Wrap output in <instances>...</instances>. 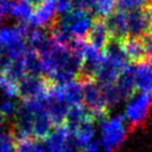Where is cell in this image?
Returning <instances> with one entry per match:
<instances>
[{"instance_id": "6da1fadb", "label": "cell", "mask_w": 152, "mask_h": 152, "mask_svg": "<svg viewBox=\"0 0 152 152\" xmlns=\"http://www.w3.org/2000/svg\"><path fill=\"white\" fill-rule=\"evenodd\" d=\"M128 137V124L123 115L107 116L100 123V144L105 152L119 149Z\"/></svg>"}, {"instance_id": "7a4b0ae2", "label": "cell", "mask_w": 152, "mask_h": 152, "mask_svg": "<svg viewBox=\"0 0 152 152\" xmlns=\"http://www.w3.org/2000/svg\"><path fill=\"white\" fill-rule=\"evenodd\" d=\"M152 110V95L135 93L129 100L124 111V120L130 130H134L147 122Z\"/></svg>"}, {"instance_id": "3957f363", "label": "cell", "mask_w": 152, "mask_h": 152, "mask_svg": "<svg viewBox=\"0 0 152 152\" xmlns=\"http://www.w3.org/2000/svg\"><path fill=\"white\" fill-rule=\"evenodd\" d=\"M52 84L43 76L26 75L17 84V95L23 101L44 99L48 94Z\"/></svg>"}, {"instance_id": "277c9868", "label": "cell", "mask_w": 152, "mask_h": 152, "mask_svg": "<svg viewBox=\"0 0 152 152\" xmlns=\"http://www.w3.org/2000/svg\"><path fill=\"white\" fill-rule=\"evenodd\" d=\"M128 38L142 39L151 34V14L149 8L126 14Z\"/></svg>"}, {"instance_id": "5b68a950", "label": "cell", "mask_w": 152, "mask_h": 152, "mask_svg": "<svg viewBox=\"0 0 152 152\" xmlns=\"http://www.w3.org/2000/svg\"><path fill=\"white\" fill-rule=\"evenodd\" d=\"M104 61V55L101 50L91 47L88 45L87 49L84 53L82 66L77 76L78 81H94L95 76L99 69L102 66V63Z\"/></svg>"}, {"instance_id": "8992f818", "label": "cell", "mask_w": 152, "mask_h": 152, "mask_svg": "<svg viewBox=\"0 0 152 152\" xmlns=\"http://www.w3.org/2000/svg\"><path fill=\"white\" fill-rule=\"evenodd\" d=\"M135 76H137V65L131 63L125 65L120 72L115 81V87L122 101H129L137 93Z\"/></svg>"}, {"instance_id": "52a82bcc", "label": "cell", "mask_w": 152, "mask_h": 152, "mask_svg": "<svg viewBox=\"0 0 152 152\" xmlns=\"http://www.w3.org/2000/svg\"><path fill=\"white\" fill-rule=\"evenodd\" d=\"M43 142L47 152H67L73 149L71 132L66 125L54 128Z\"/></svg>"}, {"instance_id": "ba28073f", "label": "cell", "mask_w": 152, "mask_h": 152, "mask_svg": "<svg viewBox=\"0 0 152 152\" xmlns=\"http://www.w3.org/2000/svg\"><path fill=\"white\" fill-rule=\"evenodd\" d=\"M106 28L109 30L111 37L118 38L122 42L128 39V21L126 12L114 9L107 16L103 18Z\"/></svg>"}, {"instance_id": "9c48e42d", "label": "cell", "mask_w": 152, "mask_h": 152, "mask_svg": "<svg viewBox=\"0 0 152 152\" xmlns=\"http://www.w3.org/2000/svg\"><path fill=\"white\" fill-rule=\"evenodd\" d=\"M57 16V8L55 0H47L43 5L35 8L30 24L34 27L49 28Z\"/></svg>"}, {"instance_id": "30bf717a", "label": "cell", "mask_w": 152, "mask_h": 152, "mask_svg": "<svg viewBox=\"0 0 152 152\" xmlns=\"http://www.w3.org/2000/svg\"><path fill=\"white\" fill-rule=\"evenodd\" d=\"M102 52H103L105 59L114 63L121 68L130 64L126 53H125V48H124V42L120 40L118 38L110 37L109 42L106 43Z\"/></svg>"}, {"instance_id": "8fae6325", "label": "cell", "mask_w": 152, "mask_h": 152, "mask_svg": "<svg viewBox=\"0 0 152 152\" xmlns=\"http://www.w3.org/2000/svg\"><path fill=\"white\" fill-rule=\"evenodd\" d=\"M110 37L111 35L105 26L103 19H95L86 35L85 40L91 47L95 48L97 50H103L106 43L109 42Z\"/></svg>"}, {"instance_id": "7c38bea8", "label": "cell", "mask_w": 152, "mask_h": 152, "mask_svg": "<svg viewBox=\"0 0 152 152\" xmlns=\"http://www.w3.org/2000/svg\"><path fill=\"white\" fill-rule=\"evenodd\" d=\"M94 122H86L77 126L75 130L71 132L72 144L73 148L76 149H84L88 144L94 142L95 138V128Z\"/></svg>"}, {"instance_id": "4fadbf2b", "label": "cell", "mask_w": 152, "mask_h": 152, "mask_svg": "<svg viewBox=\"0 0 152 152\" xmlns=\"http://www.w3.org/2000/svg\"><path fill=\"white\" fill-rule=\"evenodd\" d=\"M125 53L129 62L134 65H140L148 63V50L142 39H131L128 38L124 42Z\"/></svg>"}, {"instance_id": "5bb4252c", "label": "cell", "mask_w": 152, "mask_h": 152, "mask_svg": "<svg viewBox=\"0 0 152 152\" xmlns=\"http://www.w3.org/2000/svg\"><path fill=\"white\" fill-rule=\"evenodd\" d=\"M121 67L115 65L114 63L110 62L107 59L103 61L102 66L99 69L97 74L95 76L94 82L99 86H107V85H113L115 84V81L119 76L120 72H121Z\"/></svg>"}, {"instance_id": "9a60e30c", "label": "cell", "mask_w": 152, "mask_h": 152, "mask_svg": "<svg viewBox=\"0 0 152 152\" xmlns=\"http://www.w3.org/2000/svg\"><path fill=\"white\" fill-rule=\"evenodd\" d=\"M135 84L140 93L152 95V66L149 63L137 65Z\"/></svg>"}, {"instance_id": "2e32d148", "label": "cell", "mask_w": 152, "mask_h": 152, "mask_svg": "<svg viewBox=\"0 0 152 152\" xmlns=\"http://www.w3.org/2000/svg\"><path fill=\"white\" fill-rule=\"evenodd\" d=\"M14 152H47L43 141L33 138H12Z\"/></svg>"}, {"instance_id": "e0dca14e", "label": "cell", "mask_w": 152, "mask_h": 152, "mask_svg": "<svg viewBox=\"0 0 152 152\" xmlns=\"http://www.w3.org/2000/svg\"><path fill=\"white\" fill-rule=\"evenodd\" d=\"M23 62L27 75L43 76V63L39 55L29 49L23 57Z\"/></svg>"}, {"instance_id": "ac0fdd59", "label": "cell", "mask_w": 152, "mask_h": 152, "mask_svg": "<svg viewBox=\"0 0 152 152\" xmlns=\"http://www.w3.org/2000/svg\"><path fill=\"white\" fill-rule=\"evenodd\" d=\"M149 7H151L150 0H114V9L126 14L135 10L147 9Z\"/></svg>"}, {"instance_id": "d6986e66", "label": "cell", "mask_w": 152, "mask_h": 152, "mask_svg": "<svg viewBox=\"0 0 152 152\" xmlns=\"http://www.w3.org/2000/svg\"><path fill=\"white\" fill-rule=\"evenodd\" d=\"M101 90H102V94H103L105 105H106V107H107L109 111L111 109L115 107L122 101L119 92H118L116 87H115V84H113V85H107V86H102Z\"/></svg>"}, {"instance_id": "ffe728a7", "label": "cell", "mask_w": 152, "mask_h": 152, "mask_svg": "<svg viewBox=\"0 0 152 152\" xmlns=\"http://www.w3.org/2000/svg\"><path fill=\"white\" fill-rule=\"evenodd\" d=\"M0 152H14V142L9 130L0 126Z\"/></svg>"}, {"instance_id": "44dd1931", "label": "cell", "mask_w": 152, "mask_h": 152, "mask_svg": "<svg viewBox=\"0 0 152 152\" xmlns=\"http://www.w3.org/2000/svg\"><path fill=\"white\" fill-rule=\"evenodd\" d=\"M96 0H71L72 9L82 10V11H90L95 5Z\"/></svg>"}, {"instance_id": "7402d4cb", "label": "cell", "mask_w": 152, "mask_h": 152, "mask_svg": "<svg viewBox=\"0 0 152 152\" xmlns=\"http://www.w3.org/2000/svg\"><path fill=\"white\" fill-rule=\"evenodd\" d=\"M57 8V15L65 14L67 11L72 10L71 0H55Z\"/></svg>"}, {"instance_id": "603a6c76", "label": "cell", "mask_w": 152, "mask_h": 152, "mask_svg": "<svg viewBox=\"0 0 152 152\" xmlns=\"http://www.w3.org/2000/svg\"><path fill=\"white\" fill-rule=\"evenodd\" d=\"M11 4L12 0H0V20L9 17Z\"/></svg>"}, {"instance_id": "cb8c5ba5", "label": "cell", "mask_w": 152, "mask_h": 152, "mask_svg": "<svg viewBox=\"0 0 152 152\" xmlns=\"http://www.w3.org/2000/svg\"><path fill=\"white\" fill-rule=\"evenodd\" d=\"M142 42L148 50V63L152 66V35H148L142 38Z\"/></svg>"}, {"instance_id": "d4e9b609", "label": "cell", "mask_w": 152, "mask_h": 152, "mask_svg": "<svg viewBox=\"0 0 152 152\" xmlns=\"http://www.w3.org/2000/svg\"><path fill=\"white\" fill-rule=\"evenodd\" d=\"M26 1H27L29 5L33 7L34 9H35V8L39 7L40 5H43L44 2H46L47 0H26Z\"/></svg>"}, {"instance_id": "484cf974", "label": "cell", "mask_w": 152, "mask_h": 152, "mask_svg": "<svg viewBox=\"0 0 152 152\" xmlns=\"http://www.w3.org/2000/svg\"><path fill=\"white\" fill-rule=\"evenodd\" d=\"M149 10H150V14H151V35H152V6L149 7Z\"/></svg>"}, {"instance_id": "4316f807", "label": "cell", "mask_w": 152, "mask_h": 152, "mask_svg": "<svg viewBox=\"0 0 152 152\" xmlns=\"http://www.w3.org/2000/svg\"><path fill=\"white\" fill-rule=\"evenodd\" d=\"M150 2H151V6H152V0H150Z\"/></svg>"}, {"instance_id": "83f0119b", "label": "cell", "mask_w": 152, "mask_h": 152, "mask_svg": "<svg viewBox=\"0 0 152 152\" xmlns=\"http://www.w3.org/2000/svg\"><path fill=\"white\" fill-rule=\"evenodd\" d=\"M101 152H105V151H104V150H102V151H101Z\"/></svg>"}]
</instances>
